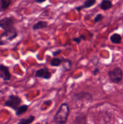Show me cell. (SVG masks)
<instances>
[{"mask_svg":"<svg viewBox=\"0 0 123 124\" xmlns=\"http://www.w3.org/2000/svg\"><path fill=\"white\" fill-rule=\"evenodd\" d=\"M46 0H34L35 2L38 4H42L43 2H44Z\"/></svg>","mask_w":123,"mask_h":124,"instance_id":"24","label":"cell"},{"mask_svg":"<svg viewBox=\"0 0 123 124\" xmlns=\"http://www.w3.org/2000/svg\"><path fill=\"white\" fill-rule=\"evenodd\" d=\"M22 102L21 98H19L18 96L14 94H11L8 96V99L4 102V105L6 107L11 108L13 110L16 111L20 106Z\"/></svg>","mask_w":123,"mask_h":124,"instance_id":"4","label":"cell"},{"mask_svg":"<svg viewBox=\"0 0 123 124\" xmlns=\"http://www.w3.org/2000/svg\"><path fill=\"white\" fill-rule=\"evenodd\" d=\"M48 26V23L47 21H39L35 23L32 27V29L33 30H41V29H45Z\"/></svg>","mask_w":123,"mask_h":124,"instance_id":"10","label":"cell"},{"mask_svg":"<svg viewBox=\"0 0 123 124\" xmlns=\"http://www.w3.org/2000/svg\"><path fill=\"white\" fill-rule=\"evenodd\" d=\"M99 73H100V70H99V69H98V68H95V69L94 70V71H93L92 74L93 75H94V76H96V75H97Z\"/></svg>","mask_w":123,"mask_h":124,"instance_id":"22","label":"cell"},{"mask_svg":"<svg viewBox=\"0 0 123 124\" xmlns=\"http://www.w3.org/2000/svg\"><path fill=\"white\" fill-rule=\"evenodd\" d=\"M29 108V105H26V104H24L22 105H20V106L18 107V108L15 111V114L17 116H20L22 114L25 113V112H27Z\"/></svg>","mask_w":123,"mask_h":124,"instance_id":"14","label":"cell"},{"mask_svg":"<svg viewBox=\"0 0 123 124\" xmlns=\"http://www.w3.org/2000/svg\"><path fill=\"white\" fill-rule=\"evenodd\" d=\"M51 73L49 71V69L47 67L39 69L35 73V76L36 78L43 79H50L51 78Z\"/></svg>","mask_w":123,"mask_h":124,"instance_id":"7","label":"cell"},{"mask_svg":"<svg viewBox=\"0 0 123 124\" xmlns=\"http://www.w3.org/2000/svg\"><path fill=\"white\" fill-rule=\"evenodd\" d=\"M35 120V117L33 115H30L27 118H22L18 122V124H31Z\"/></svg>","mask_w":123,"mask_h":124,"instance_id":"17","label":"cell"},{"mask_svg":"<svg viewBox=\"0 0 123 124\" xmlns=\"http://www.w3.org/2000/svg\"><path fill=\"white\" fill-rule=\"evenodd\" d=\"M110 40L113 44H120L122 41V37L118 33H113L110 37Z\"/></svg>","mask_w":123,"mask_h":124,"instance_id":"16","label":"cell"},{"mask_svg":"<svg viewBox=\"0 0 123 124\" xmlns=\"http://www.w3.org/2000/svg\"><path fill=\"white\" fill-rule=\"evenodd\" d=\"M40 124V123H37V124Z\"/></svg>","mask_w":123,"mask_h":124,"instance_id":"26","label":"cell"},{"mask_svg":"<svg viewBox=\"0 0 123 124\" xmlns=\"http://www.w3.org/2000/svg\"><path fill=\"white\" fill-rule=\"evenodd\" d=\"M62 62V59L54 57L51 61L50 64L52 67H59L61 65Z\"/></svg>","mask_w":123,"mask_h":124,"instance_id":"18","label":"cell"},{"mask_svg":"<svg viewBox=\"0 0 123 124\" xmlns=\"http://www.w3.org/2000/svg\"><path fill=\"white\" fill-rule=\"evenodd\" d=\"M75 124H87L86 116L83 114L78 115L75 117L74 121Z\"/></svg>","mask_w":123,"mask_h":124,"instance_id":"15","label":"cell"},{"mask_svg":"<svg viewBox=\"0 0 123 124\" xmlns=\"http://www.w3.org/2000/svg\"><path fill=\"white\" fill-rule=\"evenodd\" d=\"M62 67L64 71H69L72 67V63L71 61L69 59H65V58H62Z\"/></svg>","mask_w":123,"mask_h":124,"instance_id":"11","label":"cell"},{"mask_svg":"<svg viewBox=\"0 0 123 124\" xmlns=\"http://www.w3.org/2000/svg\"><path fill=\"white\" fill-rule=\"evenodd\" d=\"M52 104V101L51 100H47V101H45L43 102V105H45V104H46V105H51V104Z\"/></svg>","mask_w":123,"mask_h":124,"instance_id":"23","label":"cell"},{"mask_svg":"<svg viewBox=\"0 0 123 124\" xmlns=\"http://www.w3.org/2000/svg\"><path fill=\"white\" fill-rule=\"evenodd\" d=\"M61 53H62L61 49H57L56 50L52 52V54H53V57L57 56L59 55V54H60Z\"/></svg>","mask_w":123,"mask_h":124,"instance_id":"20","label":"cell"},{"mask_svg":"<svg viewBox=\"0 0 123 124\" xmlns=\"http://www.w3.org/2000/svg\"><path fill=\"white\" fill-rule=\"evenodd\" d=\"M18 36V31L16 29L14 28L12 30L4 31L0 36V45L3 46L8 44Z\"/></svg>","mask_w":123,"mask_h":124,"instance_id":"2","label":"cell"},{"mask_svg":"<svg viewBox=\"0 0 123 124\" xmlns=\"http://www.w3.org/2000/svg\"><path fill=\"white\" fill-rule=\"evenodd\" d=\"M69 107L66 103L60 105L54 116V121L57 124H65L67 122L69 115Z\"/></svg>","mask_w":123,"mask_h":124,"instance_id":"1","label":"cell"},{"mask_svg":"<svg viewBox=\"0 0 123 124\" xmlns=\"http://www.w3.org/2000/svg\"><path fill=\"white\" fill-rule=\"evenodd\" d=\"M79 36L80 37V38L82 39V40H83V41H85V40L86 39V36H84V35H80Z\"/></svg>","mask_w":123,"mask_h":124,"instance_id":"25","label":"cell"},{"mask_svg":"<svg viewBox=\"0 0 123 124\" xmlns=\"http://www.w3.org/2000/svg\"><path fill=\"white\" fill-rule=\"evenodd\" d=\"M0 78L4 81H10L11 75L8 67L2 64H0Z\"/></svg>","mask_w":123,"mask_h":124,"instance_id":"8","label":"cell"},{"mask_svg":"<svg viewBox=\"0 0 123 124\" xmlns=\"http://www.w3.org/2000/svg\"><path fill=\"white\" fill-rule=\"evenodd\" d=\"M14 19L13 17H6L0 20V27L4 31L12 30L14 27Z\"/></svg>","mask_w":123,"mask_h":124,"instance_id":"6","label":"cell"},{"mask_svg":"<svg viewBox=\"0 0 123 124\" xmlns=\"http://www.w3.org/2000/svg\"><path fill=\"white\" fill-rule=\"evenodd\" d=\"M103 18L104 16H102V15L99 13V14L96 15L95 18H94V22L95 23H99V22H100L101 21H102L103 19Z\"/></svg>","mask_w":123,"mask_h":124,"instance_id":"19","label":"cell"},{"mask_svg":"<svg viewBox=\"0 0 123 124\" xmlns=\"http://www.w3.org/2000/svg\"><path fill=\"white\" fill-rule=\"evenodd\" d=\"M113 6L112 2L110 0H102L100 4V7L102 10H108Z\"/></svg>","mask_w":123,"mask_h":124,"instance_id":"12","label":"cell"},{"mask_svg":"<svg viewBox=\"0 0 123 124\" xmlns=\"http://www.w3.org/2000/svg\"><path fill=\"white\" fill-rule=\"evenodd\" d=\"M96 2V0H86L84 3L83 4V5L75 7V9L78 12H80L82 10L84 9V8H89L90 7H92L95 4Z\"/></svg>","mask_w":123,"mask_h":124,"instance_id":"9","label":"cell"},{"mask_svg":"<svg viewBox=\"0 0 123 124\" xmlns=\"http://www.w3.org/2000/svg\"><path fill=\"white\" fill-rule=\"evenodd\" d=\"M123 71L119 67H115L108 71L109 78L112 83L119 84L123 79Z\"/></svg>","mask_w":123,"mask_h":124,"instance_id":"3","label":"cell"},{"mask_svg":"<svg viewBox=\"0 0 123 124\" xmlns=\"http://www.w3.org/2000/svg\"><path fill=\"white\" fill-rule=\"evenodd\" d=\"M12 3V0H0V12L5 11Z\"/></svg>","mask_w":123,"mask_h":124,"instance_id":"13","label":"cell"},{"mask_svg":"<svg viewBox=\"0 0 123 124\" xmlns=\"http://www.w3.org/2000/svg\"><path fill=\"white\" fill-rule=\"evenodd\" d=\"M72 99L76 101H83L90 102L93 101V96L89 92H80L74 93L72 96Z\"/></svg>","mask_w":123,"mask_h":124,"instance_id":"5","label":"cell"},{"mask_svg":"<svg viewBox=\"0 0 123 124\" xmlns=\"http://www.w3.org/2000/svg\"><path fill=\"white\" fill-rule=\"evenodd\" d=\"M82 41V39L80 38V36H78V37H77V38H72V41L74 42L75 43L77 44H79Z\"/></svg>","mask_w":123,"mask_h":124,"instance_id":"21","label":"cell"}]
</instances>
